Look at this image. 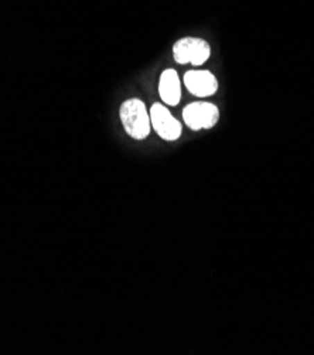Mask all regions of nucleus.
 <instances>
[{
    "instance_id": "nucleus-1",
    "label": "nucleus",
    "mask_w": 314,
    "mask_h": 355,
    "mask_svg": "<svg viewBox=\"0 0 314 355\" xmlns=\"http://www.w3.org/2000/svg\"><path fill=\"white\" fill-rule=\"evenodd\" d=\"M119 118L125 132L132 139L143 140L150 135V114L142 99L130 98L125 101L119 108Z\"/></svg>"
},
{
    "instance_id": "nucleus-2",
    "label": "nucleus",
    "mask_w": 314,
    "mask_h": 355,
    "mask_svg": "<svg viewBox=\"0 0 314 355\" xmlns=\"http://www.w3.org/2000/svg\"><path fill=\"white\" fill-rule=\"evenodd\" d=\"M173 55L177 64H191L200 67L205 64L211 55V47L208 42L198 37H183L173 46Z\"/></svg>"
},
{
    "instance_id": "nucleus-3",
    "label": "nucleus",
    "mask_w": 314,
    "mask_h": 355,
    "mask_svg": "<svg viewBox=\"0 0 314 355\" xmlns=\"http://www.w3.org/2000/svg\"><path fill=\"white\" fill-rule=\"evenodd\" d=\"M220 119V111L211 102H191L183 110V121L191 130L211 129Z\"/></svg>"
},
{
    "instance_id": "nucleus-4",
    "label": "nucleus",
    "mask_w": 314,
    "mask_h": 355,
    "mask_svg": "<svg viewBox=\"0 0 314 355\" xmlns=\"http://www.w3.org/2000/svg\"><path fill=\"white\" fill-rule=\"evenodd\" d=\"M150 114V122H152V129L167 141H174L177 140L182 133H183V126L180 121H177L171 115L167 106L163 103H153L152 108L149 111Z\"/></svg>"
},
{
    "instance_id": "nucleus-5",
    "label": "nucleus",
    "mask_w": 314,
    "mask_h": 355,
    "mask_svg": "<svg viewBox=\"0 0 314 355\" xmlns=\"http://www.w3.org/2000/svg\"><path fill=\"white\" fill-rule=\"evenodd\" d=\"M183 81L189 92L198 98L211 96L218 91V81L216 76L205 69L187 71Z\"/></svg>"
},
{
    "instance_id": "nucleus-6",
    "label": "nucleus",
    "mask_w": 314,
    "mask_h": 355,
    "mask_svg": "<svg viewBox=\"0 0 314 355\" xmlns=\"http://www.w3.org/2000/svg\"><path fill=\"white\" fill-rule=\"evenodd\" d=\"M159 95L168 106H176L182 99V81L176 69H164L159 80Z\"/></svg>"
}]
</instances>
